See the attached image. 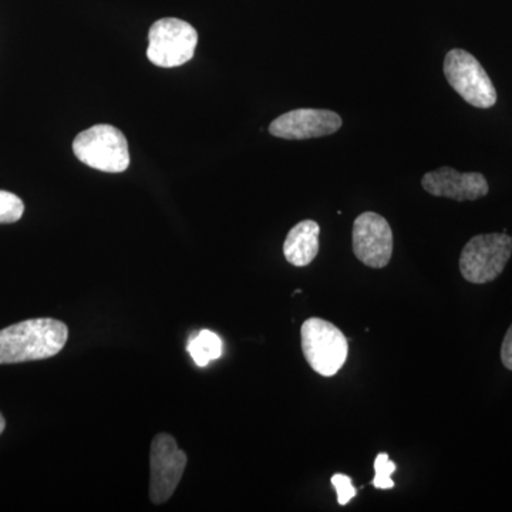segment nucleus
I'll return each mask as SVG.
<instances>
[{
  "label": "nucleus",
  "instance_id": "obj_11",
  "mask_svg": "<svg viewBox=\"0 0 512 512\" xmlns=\"http://www.w3.org/2000/svg\"><path fill=\"white\" fill-rule=\"evenodd\" d=\"M319 235L318 222L305 220L295 225L284 242L286 261L298 268L311 265L319 254Z\"/></svg>",
  "mask_w": 512,
  "mask_h": 512
},
{
  "label": "nucleus",
  "instance_id": "obj_3",
  "mask_svg": "<svg viewBox=\"0 0 512 512\" xmlns=\"http://www.w3.org/2000/svg\"><path fill=\"white\" fill-rule=\"evenodd\" d=\"M301 340L306 362L320 376H335L348 359V339L342 330L328 320H305L301 329Z\"/></svg>",
  "mask_w": 512,
  "mask_h": 512
},
{
  "label": "nucleus",
  "instance_id": "obj_2",
  "mask_svg": "<svg viewBox=\"0 0 512 512\" xmlns=\"http://www.w3.org/2000/svg\"><path fill=\"white\" fill-rule=\"evenodd\" d=\"M73 153L83 164L103 173H123L130 165L127 138L109 124H97L80 133L74 138Z\"/></svg>",
  "mask_w": 512,
  "mask_h": 512
},
{
  "label": "nucleus",
  "instance_id": "obj_13",
  "mask_svg": "<svg viewBox=\"0 0 512 512\" xmlns=\"http://www.w3.org/2000/svg\"><path fill=\"white\" fill-rule=\"evenodd\" d=\"M25 204L18 195L0 191V224H13L23 217Z\"/></svg>",
  "mask_w": 512,
  "mask_h": 512
},
{
  "label": "nucleus",
  "instance_id": "obj_10",
  "mask_svg": "<svg viewBox=\"0 0 512 512\" xmlns=\"http://www.w3.org/2000/svg\"><path fill=\"white\" fill-rule=\"evenodd\" d=\"M421 187L433 197L448 198L458 202L476 201L490 191L483 174L458 173L451 167L430 171L421 180Z\"/></svg>",
  "mask_w": 512,
  "mask_h": 512
},
{
  "label": "nucleus",
  "instance_id": "obj_5",
  "mask_svg": "<svg viewBox=\"0 0 512 512\" xmlns=\"http://www.w3.org/2000/svg\"><path fill=\"white\" fill-rule=\"evenodd\" d=\"M198 43L197 30L181 19L157 20L148 33L147 57L164 69L183 66L194 57Z\"/></svg>",
  "mask_w": 512,
  "mask_h": 512
},
{
  "label": "nucleus",
  "instance_id": "obj_16",
  "mask_svg": "<svg viewBox=\"0 0 512 512\" xmlns=\"http://www.w3.org/2000/svg\"><path fill=\"white\" fill-rule=\"evenodd\" d=\"M501 362L505 369L512 372V325L505 333L503 345H501Z\"/></svg>",
  "mask_w": 512,
  "mask_h": 512
},
{
  "label": "nucleus",
  "instance_id": "obj_17",
  "mask_svg": "<svg viewBox=\"0 0 512 512\" xmlns=\"http://www.w3.org/2000/svg\"><path fill=\"white\" fill-rule=\"evenodd\" d=\"M6 427V421L3 419L2 414H0V434L3 433V430H5Z\"/></svg>",
  "mask_w": 512,
  "mask_h": 512
},
{
  "label": "nucleus",
  "instance_id": "obj_4",
  "mask_svg": "<svg viewBox=\"0 0 512 512\" xmlns=\"http://www.w3.org/2000/svg\"><path fill=\"white\" fill-rule=\"evenodd\" d=\"M511 255L512 237L505 232L477 235L461 252V275L470 284H490L503 274Z\"/></svg>",
  "mask_w": 512,
  "mask_h": 512
},
{
  "label": "nucleus",
  "instance_id": "obj_7",
  "mask_svg": "<svg viewBox=\"0 0 512 512\" xmlns=\"http://www.w3.org/2000/svg\"><path fill=\"white\" fill-rule=\"evenodd\" d=\"M187 467V454L180 450L173 436L157 434L151 443L150 498L153 504H164L173 497Z\"/></svg>",
  "mask_w": 512,
  "mask_h": 512
},
{
  "label": "nucleus",
  "instance_id": "obj_8",
  "mask_svg": "<svg viewBox=\"0 0 512 512\" xmlns=\"http://www.w3.org/2000/svg\"><path fill=\"white\" fill-rule=\"evenodd\" d=\"M353 252L362 264L382 269L393 255V232L389 222L376 212H363L352 231Z\"/></svg>",
  "mask_w": 512,
  "mask_h": 512
},
{
  "label": "nucleus",
  "instance_id": "obj_1",
  "mask_svg": "<svg viewBox=\"0 0 512 512\" xmlns=\"http://www.w3.org/2000/svg\"><path fill=\"white\" fill-rule=\"evenodd\" d=\"M69 329L56 319H29L0 330V365L49 359L62 352Z\"/></svg>",
  "mask_w": 512,
  "mask_h": 512
},
{
  "label": "nucleus",
  "instance_id": "obj_15",
  "mask_svg": "<svg viewBox=\"0 0 512 512\" xmlns=\"http://www.w3.org/2000/svg\"><path fill=\"white\" fill-rule=\"evenodd\" d=\"M332 485L338 493L339 505L349 504L350 500L356 497L357 491L353 487L352 478L345 476V474H335L332 477Z\"/></svg>",
  "mask_w": 512,
  "mask_h": 512
},
{
  "label": "nucleus",
  "instance_id": "obj_14",
  "mask_svg": "<svg viewBox=\"0 0 512 512\" xmlns=\"http://www.w3.org/2000/svg\"><path fill=\"white\" fill-rule=\"evenodd\" d=\"M396 468V464L390 461L389 454L380 453L375 460L376 476L373 478L372 484L379 490H392L394 488L392 476Z\"/></svg>",
  "mask_w": 512,
  "mask_h": 512
},
{
  "label": "nucleus",
  "instance_id": "obj_6",
  "mask_svg": "<svg viewBox=\"0 0 512 512\" xmlns=\"http://www.w3.org/2000/svg\"><path fill=\"white\" fill-rule=\"evenodd\" d=\"M448 83L470 106L490 109L497 103V90L476 57L463 49H453L444 59Z\"/></svg>",
  "mask_w": 512,
  "mask_h": 512
},
{
  "label": "nucleus",
  "instance_id": "obj_12",
  "mask_svg": "<svg viewBox=\"0 0 512 512\" xmlns=\"http://www.w3.org/2000/svg\"><path fill=\"white\" fill-rule=\"evenodd\" d=\"M188 353H190L195 365L205 367L211 360L220 359L222 355V340L211 330H201L198 335L188 342Z\"/></svg>",
  "mask_w": 512,
  "mask_h": 512
},
{
  "label": "nucleus",
  "instance_id": "obj_9",
  "mask_svg": "<svg viewBox=\"0 0 512 512\" xmlns=\"http://www.w3.org/2000/svg\"><path fill=\"white\" fill-rule=\"evenodd\" d=\"M342 117L335 111L298 109L282 114L272 121L269 133L284 140H308L325 137L342 128Z\"/></svg>",
  "mask_w": 512,
  "mask_h": 512
}]
</instances>
